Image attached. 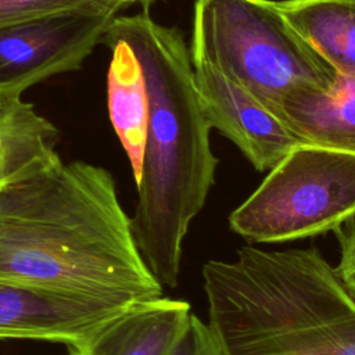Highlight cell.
Here are the masks:
<instances>
[{
  "label": "cell",
  "instance_id": "cell-1",
  "mask_svg": "<svg viewBox=\"0 0 355 355\" xmlns=\"http://www.w3.org/2000/svg\"><path fill=\"white\" fill-rule=\"evenodd\" d=\"M0 280L119 308L164 293L112 173L60 155L0 183Z\"/></svg>",
  "mask_w": 355,
  "mask_h": 355
},
{
  "label": "cell",
  "instance_id": "cell-2",
  "mask_svg": "<svg viewBox=\"0 0 355 355\" xmlns=\"http://www.w3.org/2000/svg\"><path fill=\"white\" fill-rule=\"evenodd\" d=\"M105 40L128 44L143 72L148 119L130 223L146 265L162 286L173 288L184 237L215 183L212 128L197 90L190 49L176 28L157 24L147 12L115 17Z\"/></svg>",
  "mask_w": 355,
  "mask_h": 355
},
{
  "label": "cell",
  "instance_id": "cell-3",
  "mask_svg": "<svg viewBox=\"0 0 355 355\" xmlns=\"http://www.w3.org/2000/svg\"><path fill=\"white\" fill-rule=\"evenodd\" d=\"M202 280L225 355H355V297L316 247L244 245Z\"/></svg>",
  "mask_w": 355,
  "mask_h": 355
},
{
  "label": "cell",
  "instance_id": "cell-4",
  "mask_svg": "<svg viewBox=\"0 0 355 355\" xmlns=\"http://www.w3.org/2000/svg\"><path fill=\"white\" fill-rule=\"evenodd\" d=\"M190 57L270 111L300 90L329 92L337 73L286 21L273 0H196Z\"/></svg>",
  "mask_w": 355,
  "mask_h": 355
},
{
  "label": "cell",
  "instance_id": "cell-5",
  "mask_svg": "<svg viewBox=\"0 0 355 355\" xmlns=\"http://www.w3.org/2000/svg\"><path fill=\"white\" fill-rule=\"evenodd\" d=\"M355 219V153L298 144L229 215L252 243H286L334 232Z\"/></svg>",
  "mask_w": 355,
  "mask_h": 355
},
{
  "label": "cell",
  "instance_id": "cell-6",
  "mask_svg": "<svg viewBox=\"0 0 355 355\" xmlns=\"http://www.w3.org/2000/svg\"><path fill=\"white\" fill-rule=\"evenodd\" d=\"M119 8L93 4L0 25V96H21L53 75L79 69Z\"/></svg>",
  "mask_w": 355,
  "mask_h": 355
},
{
  "label": "cell",
  "instance_id": "cell-7",
  "mask_svg": "<svg viewBox=\"0 0 355 355\" xmlns=\"http://www.w3.org/2000/svg\"><path fill=\"white\" fill-rule=\"evenodd\" d=\"M129 308L0 280V338L82 344Z\"/></svg>",
  "mask_w": 355,
  "mask_h": 355
},
{
  "label": "cell",
  "instance_id": "cell-8",
  "mask_svg": "<svg viewBox=\"0 0 355 355\" xmlns=\"http://www.w3.org/2000/svg\"><path fill=\"white\" fill-rule=\"evenodd\" d=\"M211 128L232 140L252 166L265 172L304 141L269 108L208 65H193Z\"/></svg>",
  "mask_w": 355,
  "mask_h": 355
},
{
  "label": "cell",
  "instance_id": "cell-9",
  "mask_svg": "<svg viewBox=\"0 0 355 355\" xmlns=\"http://www.w3.org/2000/svg\"><path fill=\"white\" fill-rule=\"evenodd\" d=\"M189 315V302L161 295L130 306L67 355H166Z\"/></svg>",
  "mask_w": 355,
  "mask_h": 355
},
{
  "label": "cell",
  "instance_id": "cell-10",
  "mask_svg": "<svg viewBox=\"0 0 355 355\" xmlns=\"http://www.w3.org/2000/svg\"><path fill=\"white\" fill-rule=\"evenodd\" d=\"M304 143L355 153V76H338L329 92L300 90L272 111Z\"/></svg>",
  "mask_w": 355,
  "mask_h": 355
},
{
  "label": "cell",
  "instance_id": "cell-11",
  "mask_svg": "<svg viewBox=\"0 0 355 355\" xmlns=\"http://www.w3.org/2000/svg\"><path fill=\"white\" fill-rule=\"evenodd\" d=\"M276 4L290 26L338 76H355V0H283Z\"/></svg>",
  "mask_w": 355,
  "mask_h": 355
},
{
  "label": "cell",
  "instance_id": "cell-12",
  "mask_svg": "<svg viewBox=\"0 0 355 355\" xmlns=\"http://www.w3.org/2000/svg\"><path fill=\"white\" fill-rule=\"evenodd\" d=\"M112 51L107 75L108 114L129 158L135 183L140 176L146 144L148 98L140 64L128 44L105 40Z\"/></svg>",
  "mask_w": 355,
  "mask_h": 355
},
{
  "label": "cell",
  "instance_id": "cell-13",
  "mask_svg": "<svg viewBox=\"0 0 355 355\" xmlns=\"http://www.w3.org/2000/svg\"><path fill=\"white\" fill-rule=\"evenodd\" d=\"M58 129L21 96H0V183L58 155Z\"/></svg>",
  "mask_w": 355,
  "mask_h": 355
},
{
  "label": "cell",
  "instance_id": "cell-14",
  "mask_svg": "<svg viewBox=\"0 0 355 355\" xmlns=\"http://www.w3.org/2000/svg\"><path fill=\"white\" fill-rule=\"evenodd\" d=\"M93 4H118V0H0V25L76 10Z\"/></svg>",
  "mask_w": 355,
  "mask_h": 355
},
{
  "label": "cell",
  "instance_id": "cell-15",
  "mask_svg": "<svg viewBox=\"0 0 355 355\" xmlns=\"http://www.w3.org/2000/svg\"><path fill=\"white\" fill-rule=\"evenodd\" d=\"M166 355H225L208 323L197 315H189L183 329L172 343Z\"/></svg>",
  "mask_w": 355,
  "mask_h": 355
},
{
  "label": "cell",
  "instance_id": "cell-16",
  "mask_svg": "<svg viewBox=\"0 0 355 355\" xmlns=\"http://www.w3.org/2000/svg\"><path fill=\"white\" fill-rule=\"evenodd\" d=\"M340 245V259L334 266L343 284L355 297V219H351L333 232Z\"/></svg>",
  "mask_w": 355,
  "mask_h": 355
},
{
  "label": "cell",
  "instance_id": "cell-17",
  "mask_svg": "<svg viewBox=\"0 0 355 355\" xmlns=\"http://www.w3.org/2000/svg\"><path fill=\"white\" fill-rule=\"evenodd\" d=\"M123 7L125 6H129V4H135V3H140L144 6V8H147L154 0H118Z\"/></svg>",
  "mask_w": 355,
  "mask_h": 355
}]
</instances>
